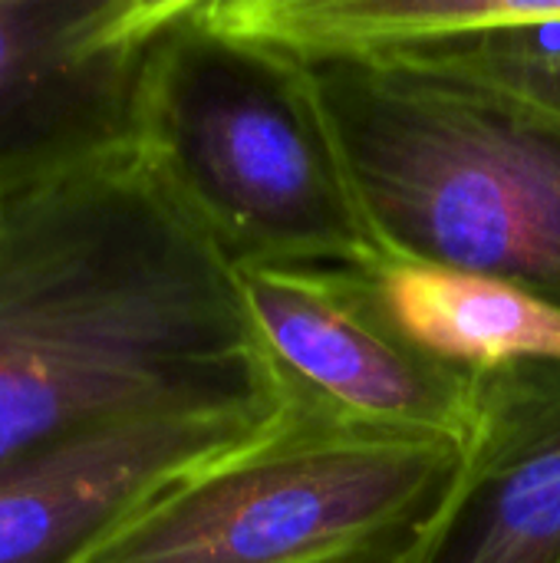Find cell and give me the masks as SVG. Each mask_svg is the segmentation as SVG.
<instances>
[{"label": "cell", "mask_w": 560, "mask_h": 563, "mask_svg": "<svg viewBox=\"0 0 560 563\" xmlns=\"http://www.w3.org/2000/svg\"><path fill=\"white\" fill-rule=\"evenodd\" d=\"M370 300L399 340L455 369L560 366V307L505 280L389 261L370 280Z\"/></svg>", "instance_id": "9"}, {"label": "cell", "mask_w": 560, "mask_h": 563, "mask_svg": "<svg viewBox=\"0 0 560 563\" xmlns=\"http://www.w3.org/2000/svg\"><path fill=\"white\" fill-rule=\"evenodd\" d=\"M290 402L238 271L139 142L0 208V472L125 422Z\"/></svg>", "instance_id": "1"}, {"label": "cell", "mask_w": 560, "mask_h": 563, "mask_svg": "<svg viewBox=\"0 0 560 563\" xmlns=\"http://www.w3.org/2000/svg\"><path fill=\"white\" fill-rule=\"evenodd\" d=\"M419 548H403V551H389V554H373V558H360V561H347V563H416L419 561Z\"/></svg>", "instance_id": "11"}, {"label": "cell", "mask_w": 560, "mask_h": 563, "mask_svg": "<svg viewBox=\"0 0 560 563\" xmlns=\"http://www.w3.org/2000/svg\"><path fill=\"white\" fill-rule=\"evenodd\" d=\"M416 563H560V366L475 373L465 472Z\"/></svg>", "instance_id": "8"}, {"label": "cell", "mask_w": 560, "mask_h": 563, "mask_svg": "<svg viewBox=\"0 0 560 563\" xmlns=\"http://www.w3.org/2000/svg\"><path fill=\"white\" fill-rule=\"evenodd\" d=\"M188 0H0V205L139 142V92Z\"/></svg>", "instance_id": "5"}, {"label": "cell", "mask_w": 560, "mask_h": 563, "mask_svg": "<svg viewBox=\"0 0 560 563\" xmlns=\"http://www.w3.org/2000/svg\"><path fill=\"white\" fill-rule=\"evenodd\" d=\"M469 442L373 426L294 393L254 442L165 482L79 563H347L419 544Z\"/></svg>", "instance_id": "4"}, {"label": "cell", "mask_w": 560, "mask_h": 563, "mask_svg": "<svg viewBox=\"0 0 560 563\" xmlns=\"http://www.w3.org/2000/svg\"><path fill=\"white\" fill-rule=\"evenodd\" d=\"M383 59L429 66L485 82L548 112L551 119H560V20L419 46Z\"/></svg>", "instance_id": "10"}, {"label": "cell", "mask_w": 560, "mask_h": 563, "mask_svg": "<svg viewBox=\"0 0 560 563\" xmlns=\"http://www.w3.org/2000/svg\"><path fill=\"white\" fill-rule=\"evenodd\" d=\"M307 66L389 261L495 277L560 307V119L429 66Z\"/></svg>", "instance_id": "3"}, {"label": "cell", "mask_w": 560, "mask_h": 563, "mask_svg": "<svg viewBox=\"0 0 560 563\" xmlns=\"http://www.w3.org/2000/svg\"><path fill=\"white\" fill-rule=\"evenodd\" d=\"M287 409L125 422L3 468L0 563H79L155 488L188 468L238 452L277 426Z\"/></svg>", "instance_id": "7"}, {"label": "cell", "mask_w": 560, "mask_h": 563, "mask_svg": "<svg viewBox=\"0 0 560 563\" xmlns=\"http://www.w3.org/2000/svg\"><path fill=\"white\" fill-rule=\"evenodd\" d=\"M0 208H3V205H0Z\"/></svg>", "instance_id": "12"}, {"label": "cell", "mask_w": 560, "mask_h": 563, "mask_svg": "<svg viewBox=\"0 0 560 563\" xmlns=\"http://www.w3.org/2000/svg\"><path fill=\"white\" fill-rule=\"evenodd\" d=\"M251 323L294 393L393 429L469 442L475 373L439 363L399 340L370 300V280L287 271L238 274Z\"/></svg>", "instance_id": "6"}, {"label": "cell", "mask_w": 560, "mask_h": 563, "mask_svg": "<svg viewBox=\"0 0 560 563\" xmlns=\"http://www.w3.org/2000/svg\"><path fill=\"white\" fill-rule=\"evenodd\" d=\"M139 145L238 274L370 280L389 264L310 66L218 30L201 0L152 46Z\"/></svg>", "instance_id": "2"}]
</instances>
